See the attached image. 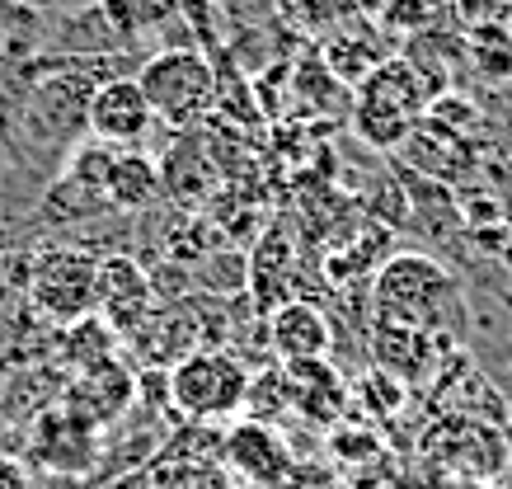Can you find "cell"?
<instances>
[{
  "label": "cell",
  "instance_id": "obj_16",
  "mask_svg": "<svg viewBox=\"0 0 512 489\" xmlns=\"http://www.w3.org/2000/svg\"><path fill=\"white\" fill-rule=\"evenodd\" d=\"M386 57H390V52L376 48L372 33L362 29V19H353V24L343 19L339 29L325 38V52H320V62L334 71V80H339V85H353V90L367 76H372V71L386 62Z\"/></svg>",
  "mask_w": 512,
  "mask_h": 489
},
{
  "label": "cell",
  "instance_id": "obj_24",
  "mask_svg": "<svg viewBox=\"0 0 512 489\" xmlns=\"http://www.w3.org/2000/svg\"><path fill=\"white\" fill-rule=\"evenodd\" d=\"M254 424H278V419H287L292 414V391H287V377L278 372H259V377H249V391H245V410Z\"/></svg>",
  "mask_w": 512,
  "mask_h": 489
},
{
  "label": "cell",
  "instance_id": "obj_18",
  "mask_svg": "<svg viewBox=\"0 0 512 489\" xmlns=\"http://www.w3.org/2000/svg\"><path fill=\"white\" fill-rule=\"evenodd\" d=\"M94 5L109 19V29L123 38V48L141 43V38H156L160 29H170L184 15V0H94Z\"/></svg>",
  "mask_w": 512,
  "mask_h": 489
},
{
  "label": "cell",
  "instance_id": "obj_1",
  "mask_svg": "<svg viewBox=\"0 0 512 489\" xmlns=\"http://www.w3.org/2000/svg\"><path fill=\"white\" fill-rule=\"evenodd\" d=\"M372 316L386 325H409L423 334H447L461 316V283L433 254L404 250L390 254L372 278Z\"/></svg>",
  "mask_w": 512,
  "mask_h": 489
},
{
  "label": "cell",
  "instance_id": "obj_5",
  "mask_svg": "<svg viewBox=\"0 0 512 489\" xmlns=\"http://www.w3.org/2000/svg\"><path fill=\"white\" fill-rule=\"evenodd\" d=\"M512 442L503 438V428L489 419H475L466 410H451L428 424L423 433V457L442 466L447 475L466 480V485H494L508 471Z\"/></svg>",
  "mask_w": 512,
  "mask_h": 489
},
{
  "label": "cell",
  "instance_id": "obj_25",
  "mask_svg": "<svg viewBox=\"0 0 512 489\" xmlns=\"http://www.w3.org/2000/svg\"><path fill=\"white\" fill-rule=\"evenodd\" d=\"M123 146H109V142H76L71 151H66L62 160V174L66 179H76V184H85V189H99L104 193V179H109L113 170V156H118Z\"/></svg>",
  "mask_w": 512,
  "mask_h": 489
},
{
  "label": "cell",
  "instance_id": "obj_27",
  "mask_svg": "<svg viewBox=\"0 0 512 489\" xmlns=\"http://www.w3.org/2000/svg\"><path fill=\"white\" fill-rule=\"evenodd\" d=\"M0 489H33L29 461H19L15 452H0Z\"/></svg>",
  "mask_w": 512,
  "mask_h": 489
},
{
  "label": "cell",
  "instance_id": "obj_22",
  "mask_svg": "<svg viewBox=\"0 0 512 489\" xmlns=\"http://www.w3.org/2000/svg\"><path fill=\"white\" fill-rule=\"evenodd\" d=\"M466 52L484 80H512V29H503V24H470Z\"/></svg>",
  "mask_w": 512,
  "mask_h": 489
},
{
  "label": "cell",
  "instance_id": "obj_13",
  "mask_svg": "<svg viewBox=\"0 0 512 489\" xmlns=\"http://www.w3.org/2000/svg\"><path fill=\"white\" fill-rule=\"evenodd\" d=\"M287 391H292V414L311 419V424H339L343 405H348V386L343 372L329 358H296L282 363Z\"/></svg>",
  "mask_w": 512,
  "mask_h": 489
},
{
  "label": "cell",
  "instance_id": "obj_26",
  "mask_svg": "<svg viewBox=\"0 0 512 489\" xmlns=\"http://www.w3.org/2000/svg\"><path fill=\"white\" fill-rule=\"evenodd\" d=\"M334 457L343 461H376L381 457V438L372 428H334Z\"/></svg>",
  "mask_w": 512,
  "mask_h": 489
},
{
  "label": "cell",
  "instance_id": "obj_20",
  "mask_svg": "<svg viewBox=\"0 0 512 489\" xmlns=\"http://www.w3.org/2000/svg\"><path fill=\"white\" fill-rule=\"evenodd\" d=\"M480 123V104L470 95H456V90H437L419 113V127L423 132H433V137H451V142H461L470 127Z\"/></svg>",
  "mask_w": 512,
  "mask_h": 489
},
{
  "label": "cell",
  "instance_id": "obj_2",
  "mask_svg": "<svg viewBox=\"0 0 512 489\" xmlns=\"http://www.w3.org/2000/svg\"><path fill=\"white\" fill-rule=\"evenodd\" d=\"M99 62V57H94ZM94 62H57L52 76H43L33 85L29 104L19 113V127L33 146H43L47 156H62L76 146L80 132H90V99L104 85L99 76H90Z\"/></svg>",
  "mask_w": 512,
  "mask_h": 489
},
{
  "label": "cell",
  "instance_id": "obj_19",
  "mask_svg": "<svg viewBox=\"0 0 512 489\" xmlns=\"http://www.w3.org/2000/svg\"><path fill=\"white\" fill-rule=\"evenodd\" d=\"M118 344H123V334L113 330L104 316H80L71 320V325H62V363L71 367V377L76 372H85V367L94 363H109V358H118Z\"/></svg>",
  "mask_w": 512,
  "mask_h": 489
},
{
  "label": "cell",
  "instance_id": "obj_4",
  "mask_svg": "<svg viewBox=\"0 0 512 489\" xmlns=\"http://www.w3.org/2000/svg\"><path fill=\"white\" fill-rule=\"evenodd\" d=\"M170 377V410L198 424H217L245 410L249 367L221 348H193L165 372Z\"/></svg>",
  "mask_w": 512,
  "mask_h": 489
},
{
  "label": "cell",
  "instance_id": "obj_15",
  "mask_svg": "<svg viewBox=\"0 0 512 489\" xmlns=\"http://www.w3.org/2000/svg\"><path fill=\"white\" fill-rule=\"evenodd\" d=\"M433 334L423 330H409V325H386V320H372V353L376 363H381V372H390V377L400 381H414L428 372V363H433Z\"/></svg>",
  "mask_w": 512,
  "mask_h": 489
},
{
  "label": "cell",
  "instance_id": "obj_7",
  "mask_svg": "<svg viewBox=\"0 0 512 489\" xmlns=\"http://www.w3.org/2000/svg\"><path fill=\"white\" fill-rule=\"evenodd\" d=\"M99 442L104 433L94 424H85L80 414H71L66 405H47L33 414V433H29V452L33 461L52 475H80L99 461Z\"/></svg>",
  "mask_w": 512,
  "mask_h": 489
},
{
  "label": "cell",
  "instance_id": "obj_9",
  "mask_svg": "<svg viewBox=\"0 0 512 489\" xmlns=\"http://www.w3.org/2000/svg\"><path fill=\"white\" fill-rule=\"evenodd\" d=\"M151 311H156V283H151V273L141 269L137 259H127V254L99 259L94 316H104L127 339V334H137L151 320Z\"/></svg>",
  "mask_w": 512,
  "mask_h": 489
},
{
  "label": "cell",
  "instance_id": "obj_29",
  "mask_svg": "<svg viewBox=\"0 0 512 489\" xmlns=\"http://www.w3.org/2000/svg\"><path fill=\"white\" fill-rule=\"evenodd\" d=\"M503 259L512 264V221H508V250H503Z\"/></svg>",
  "mask_w": 512,
  "mask_h": 489
},
{
  "label": "cell",
  "instance_id": "obj_12",
  "mask_svg": "<svg viewBox=\"0 0 512 489\" xmlns=\"http://www.w3.org/2000/svg\"><path fill=\"white\" fill-rule=\"evenodd\" d=\"M226 461L259 489H278L292 475V452H287L282 433L268 424H254V419H245V424H235L226 433Z\"/></svg>",
  "mask_w": 512,
  "mask_h": 489
},
{
  "label": "cell",
  "instance_id": "obj_23",
  "mask_svg": "<svg viewBox=\"0 0 512 489\" xmlns=\"http://www.w3.org/2000/svg\"><path fill=\"white\" fill-rule=\"evenodd\" d=\"M278 19L301 38H320L334 33L348 19V0H273Z\"/></svg>",
  "mask_w": 512,
  "mask_h": 489
},
{
  "label": "cell",
  "instance_id": "obj_3",
  "mask_svg": "<svg viewBox=\"0 0 512 489\" xmlns=\"http://www.w3.org/2000/svg\"><path fill=\"white\" fill-rule=\"evenodd\" d=\"M156 123L188 127L217 104V71L198 48H165L132 71Z\"/></svg>",
  "mask_w": 512,
  "mask_h": 489
},
{
  "label": "cell",
  "instance_id": "obj_14",
  "mask_svg": "<svg viewBox=\"0 0 512 489\" xmlns=\"http://www.w3.org/2000/svg\"><path fill=\"white\" fill-rule=\"evenodd\" d=\"M245 283H249V297L259 311H273L282 301H292V240L282 231H268L254 254L245 264Z\"/></svg>",
  "mask_w": 512,
  "mask_h": 489
},
{
  "label": "cell",
  "instance_id": "obj_6",
  "mask_svg": "<svg viewBox=\"0 0 512 489\" xmlns=\"http://www.w3.org/2000/svg\"><path fill=\"white\" fill-rule=\"evenodd\" d=\"M99 292V259L76 245H52L29 259V306L52 325L90 316Z\"/></svg>",
  "mask_w": 512,
  "mask_h": 489
},
{
  "label": "cell",
  "instance_id": "obj_8",
  "mask_svg": "<svg viewBox=\"0 0 512 489\" xmlns=\"http://www.w3.org/2000/svg\"><path fill=\"white\" fill-rule=\"evenodd\" d=\"M57 405H66L71 414H80L85 424H94L104 433V428L118 424V419L137 405V372H132L123 358L94 363L66 381L62 395H57Z\"/></svg>",
  "mask_w": 512,
  "mask_h": 489
},
{
  "label": "cell",
  "instance_id": "obj_28",
  "mask_svg": "<svg viewBox=\"0 0 512 489\" xmlns=\"http://www.w3.org/2000/svg\"><path fill=\"white\" fill-rule=\"evenodd\" d=\"M19 5H29V10H71L80 0H19Z\"/></svg>",
  "mask_w": 512,
  "mask_h": 489
},
{
  "label": "cell",
  "instance_id": "obj_17",
  "mask_svg": "<svg viewBox=\"0 0 512 489\" xmlns=\"http://www.w3.org/2000/svg\"><path fill=\"white\" fill-rule=\"evenodd\" d=\"M104 198L123 212H146L160 198V165L141 151H118L109 179H104Z\"/></svg>",
  "mask_w": 512,
  "mask_h": 489
},
{
  "label": "cell",
  "instance_id": "obj_10",
  "mask_svg": "<svg viewBox=\"0 0 512 489\" xmlns=\"http://www.w3.org/2000/svg\"><path fill=\"white\" fill-rule=\"evenodd\" d=\"M156 127V113L141 95L137 76H109L90 99V137L109 146H137Z\"/></svg>",
  "mask_w": 512,
  "mask_h": 489
},
{
  "label": "cell",
  "instance_id": "obj_21",
  "mask_svg": "<svg viewBox=\"0 0 512 489\" xmlns=\"http://www.w3.org/2000/svg\"><path fill=\"white\" fill-rule=\"evenodd\" d=\"M414 127H419L414 118H404V113L386 109V104H372V99H357L353 109V132L376 151H400Z\"/></svg>",
  "mask_w": 512,
  "mask_h": 489
},
{
  "label": "cell",
  "instance_id": "obj_11",
  "mask_svg": "<svg viewBox=\"0 0 512 489\" xmlns=\"http://www.w3.org/2000/svg\"><path fill=\"white\" fill-rule=\"evenodd\" d=\"M268 348L278 353V363L296 358H329L334 348V325L329 316L306 297H292L268 311Z\"/></svg>",
  "mask_w": 512,
  "mask_h": 489
}]
</instances>
